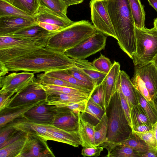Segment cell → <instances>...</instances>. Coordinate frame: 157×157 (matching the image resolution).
Listing matches in <instances>:
<instances>
[{"instance_id":"cell-38","label":"cell","mask_w":157,"mask_h":157,"mask_svg":"<svg viewBox=\"0 0 157 157\" xmlns=\"http://www.w3.org/2000/svg\"><path fill=\"white\" fill-rule=\"evenodd\" d=\"M132 128L143 124H152L147 114L140 105L133 106L130 109Z\"/></svg>"},{"instance_id":"cell-1","label":"cell","mask_w":157,"mask_h":157,"mask_svg":"<svg viewBox=\"0 0 157 157\" xmlns=\"http://www.w3.org/2000/svg\"><path fill=\"white\" fill-rule=\"evenodd\" d=\"M9 71L33 73L67 69L75 66L73 59L61 52L46 47L38 49L5 63Z\"/></svg>"},{"instance_id":"cell-7","label":"cell","mask_w":157,"mask_h":157,"mask_svg":"<svg viewBox=\"0 0 157 157\" xmlns=\"http://www.w3.org/2000/svg\"><path fill=\"white\" fill-rule=\"evenodd\" d=\"M97 31L64 53L73 59H85L105 49L107 36Z\"/></svg>"},{"instance_id":"cell-20","label":"cell","mask_w":157,"mask_h":157,"mask_svg":"<svg viewBox=\"0 0 157 157\" xmlns=\"http://www.w3.org/2000/svg\"><path fill=\"white\" fill-rule=\"evenodd\" d=\"M120 71L119 63L114 61L112 68L102 83L105 95L106 109L116 91L117 83Z\"/></svg>"},{"instance_id":"cell-40","label":"cell","mask_w":157,"mask_h":157,"mask_svg":"<svg viewBox=\"0 0 157 157\" xmlns=\"http://www.w3.org/2000/svg\"><path fill=\"white\" fill-rule=\"evenodd\" d=\"M88 99L79 102L59 103L52 105H55L58 110L72 111L78 113L85 111Z\"/></svg>"},{"instance_id":"cell-26","label":"cell","mask_w":157,"mask_h":157,"mask_svg":"<svg viewBox=\"0 0 157 157\" xmlns=\"http://www.w3.org/2000/svg\"><path fill=\"white\" fill-rule=\"evenodd\" d=\"M90 96L67 94H52L48 95L47 103L54 105L59 103L79 102L88 100Z\"/></svg>"},{"instance_id":"cell-51","label":"cell","mask_w":157,"mask_h":157,"mask_svg":"<svg viewBox=\"0 0 157 157\" xmlns=\"http://www.w3.org/2000/svg\"><path fill=\"white\" fill-rule=\"evenodd\" d=\"M139 153L140 157H157V149L151 147L146 151Z\"/></svg>"},{"instance_id":"cell-17","label":"cell","mask_w":157,"mask_h":157,"mask_svg":"<svg viewBox=\"0 0 157 157\" xmlns=\"http://www.w3.org/2000/svg\"><path fill=\"white\" fill-rule=\"evenodd\" d=\"M59 31H49L37 24L23 29L9 36L43 42L46 44L49 38Z\"/></svg>"},{"instance_id":"cell-50","label":"cell","mask_w":157,"mask_h":157,"mask_svg":"<svg viewBox=\"0 0 157 157\" xmlns=\"http://www.w3.org/2000/svg\"><path fill=\"white\" fill-rule=\"evenodd\" d=\"M152 128V124H143L133 127L132 130L133 132H142L150 130Z\"/></svg>"},{"instance_id":"cell-33","label":"cell","mask_w":157,"mask_h":157,"mask_svg":"<svg viewBox=\"0 0 157 157\" xmlns=\"http://www.w3.org/2000/svg\"><path fill=\"white\" fill-rule=\"evenodd\" d=\"M67 69L59 70L49 71L44 73L47 76L59 78L66 81L71 84L77 86L85 89L91 91L94 90L86 84L78 80L70 74Z\"/></svg>"},{"instance_id":"cell-35","label":"cell","mask_w":157,"mask_h":157,"mask_svg":"<svg viewBox=\"0 0 157 157\" xmlns=\"http://www.w3.org/2000/svg\"><path fill=\"white\" fill-rule=\"evenodd\" d=\"M15 16L33 19L31 16L4 0H0V17Z\"/></svg>"},{"instance_id":"cell-58","label":"cell","mask_w":157,"mask_h":157,"mask_svg":"<svg viewBox=\"0 0 157 157\" xmlns=\"http://www.w3.org/2000/svg\"><path fill=\"white\" fill-rule=\"evenodd\" d=\"M154 27L157 29V17L156 18L154 21Z\"/></svg>"},{"instance_id":"cell-55","label":"cell","mask_w":157,"mask_h":157,"mask_svg":"<svg viewBox=\"0 0 157 157\" xmlns=\"http://www.w3.org/2000/svg\"><path fill=\"white\" fill-rule=\"evenodd\" d=\"M152 128L155 132L157 146V121L154 124L152 125Z\"/></svg>"},{"instance_id":"cell-15","label":"cell","mask_w":157,"mask_h":157,"mask_svg":"<svg viewBox=\"0 0 157 157\" xmlns=\"http://www.w3.org/2000/svg\"><path fill=\"white\" fill-rule=\"evenodd\" d=\"M46 100L14 106H8L0 111V128L22 118L24 114L33 107L46 102Z\"/></svg>"},{"instance_id":"cell-2","label":"cell","mask_w":157,"mask_h":157,"mask_svg":"<svg viewBox=\"0 0 157 157\" xmlns=\"http://www.w3.org/2000/svg\"><path fill=\"white\" fill-rule=\"evenodd\" d=\"M107 7L120 48L131 59L136 51L135 25L128 0H106Z\"/></svg>"},{"instance_id":"cell-34","label":"cell","mask_w":157,"mask_h":157,"mask_svg":"<svg viewBox=\"0 0 157 157\" xmlns=\"http://www.w3.org/2000/svg\"><path fill=\"white\" fill-rule=\"evenodd\" d=\"M136 93L139 104L143 109L152 125L157 121V109L152 100L148 101L136 89Z\"/></svg>"},{"instance_id":"cell-30","label":"cell","mask_w":157,"mask_h":157,"mask_svg":"<svg viewBox=\"0 0 157 157\" xmlns=\"http://www.w3.org/2000/svg\"><path fill=\"white\" fill-rule=\"evenodd\" d=\"M38 43L43 44L46 46V44L43 42L9 36H0V49Z\"/></svg>"},{"instance_id":"cell-29","label":"cell","mask_w":157,"mask_h":157,"mask_svg":"<svg viewBox=\"0 0 157 157\" xmlns=\"http://www.w3.org/2000/svg\"><path fill=\"white\" fill-rule=\"evenodd\" d=\"M42 84L48 95L54 94H67L90 96L94 91L90 92L66 86Z\"/></svg>"},{"instance_id":"cell-28","label":"cell","mask_w":157,"mask_h":157,"mask_svg":"<svg viewBox=\"0 0 157 157\" xmlns=\"http://www.w3.org/2000/svg\"><path fill=\"white\" fill-rule=\"evenodd\" d=\"M23 138L0 149V157H19L28 138Z\"/></svg>"},{"instance_id":"cell-9","label":"cell","mask_w":157,"mask_h":157,"mask_svg":"<svg viewBox=\"0 0 157 157\" xmlns=\"http://www.w3.org/2000/svg\"><path fill=\"white\" fill-rule=\"evenodd\" d=\"M47 97L43 85L34 78L21 91L12 97V100L9 106H16L47 100Z\"/></svg>"},{"instance_id":"cell-43","label":"cell","mask_w":157,"mask_h":157,"mask_svg":"<svg viewBox=\"0 0 157 157\" xmlns=\"http://www.w3.org/2000/svg\"><path fill=\"white\" fill-rule=\"evenodd\" d=\"M92 63L98 70L106 74L109 72L113 65V63L109 59L102 54H101L100 57L95 59Z\"/></svg>"},{"instance_id":"cell-11","label":"cell","mask_w":157,"mask_h":157,"mask_svg":"<svg viewBox=\"0 0 157 157\" xmlns=\"http://www.w3.org/2000/svg\"><path fill=\"white\" fill-rule=\"evenodd\" d=\"M55 157L47 141L36 134L28 132L27 141L19 157Z\"/></svg>"},{"instance_id":"cell-19","label":"cell","mask_w":157,"mask_h":157,"mask_svg":"<svg viewBox=\"0 0 157 157\" xmlns=\"http://www.w3.org/2000/svg\"><path fill=\"white\" fill-rule=\"evenodd\" d=\"M78 113L72 111H59L56 109V113L52 124L57 128L67 131H78Z\"/></svg>"},{"instance_id":"cell-52","label":"cell","mask_w":157,"mask_h":157,"mask_svg":"<svg viewBox=\"0 0 157 157\" xmlns=\"http://www.w3.org/2000/svg\"><path fill=\"white\" fill-rule=\"evenodd\" d=\"M9 71L6 66L5 64L0 62V77L5 76L8 73Z\"/></svg>"},{"instance_id":"cell-36","label":"cell","mask_w":157,"mask_h":157,"mask_svg":"<svg viewBox=\"0 0 157 157\" xmlns=\"http://www.w3.org/2000/svg\"><path fill=\"white\" fill-rule=\"evenodd\" d=\"M117 143L131 147L139 152L145 151L151 147L133 132L127 139Z\"/></svg>"},{"instance_id":"cell-27","label":"cell","mask_w":157,"mask_h":157,"mask_svg":"<svg viewBox=\"0 0 157 157\" xmlns=\"http://www.w3.org/2000/svg\"><path fill=\"white\" fill-rule=\"evenodd\" d=\"M135 27L139 29L145 28V12L140 0H128Z\"/></svg>"},{"instance_id":"cell-21","label":"cell","mask_w":157,"mask_h":157,"mask_svg":"<svg viewBox=\"0 0 157 157\" xmlns=\"http://www.w3.org/2000/svg\"><path fill=\"white\" fill-rule=\"evenodd\" d=\"M45 47L46 45L45 44L38 43L0 49V62L5 63L14 59Z\"/></svg>"},{"instance_id":"cell-3","label":"cell","mask_w":157,"mask_h":157,"mask_svg":"<svg viewBox=\"0 0 157 157\" xmlns=\"http://www.w3.org/2000/svg\"><path fill=\"white\" fill-rule=\"evenodd\" d=\"M97 31L89 21L82 20L75 21L49 38L46 47L64 53Z\"/></svg>"},{"instance_id":"cell-56","label":"cell","mask_w":157,"mask_h":157,"mask_svg":"<svg viewBox=\"0 0 157 157\" xmlns=\"http://www.w3.org/2000/svg\"><path fill=\"white\" fill-rule=\"evenodd\" d=\"M154 104L157 109V92L152 99Z\"/></svg>"},{"instance_id":"cell-14","label":"cell","mask_w":157,"mask_h":157,"mask_svg":"<svg viewBox=\"0 0 157 157\" xmlns=\"http://www.w3.org/2000/svg\"><path fill=\"white\" fill-rule=\"evenodd\" d=\"M43 140L46 141L50 140L62 143L75 147L82 145V142L78 131H67L53 125Z\"/></svg>"},{"instance_id":"cell-10","label":"cell","mask_w":157,"mask_h":157,"mask_svg":"<svg viewBox=\"0 0 157 157\" xmlns=\"http://www.w3.org/2000/svg\"><path fill=\"white\" fill-rule=\"evenodd\" d=\"M33 73L24 71L11 73L7 76L0 77V93H17L34 79Z\"/></svg>"},{"instance_id":"cell-57","label":"cell","mask_w":157,"mask_h":157,"mask_svg":"<svg viewBox=\"0 0 157 157\" xmlns=\"http://www.w3.org/2000/svg\"><path fill=\"white\" fill-rule=\"evenodd\" d=\"M152 62L154 64L157 70V54L154 58Z\"/></svg>"},{"instance_id":"cell-23","label":"cell","mask_w":157,"mask_h":157,"mask_svg":"<svg viewBox=\"0 0 157 157\" xmlns=\"http://www.w3.org/2000/svg\"><path fill=\"white\" fill-rule=\"evenodd\" d=\"M75 66L88 76L96 86L101 85L107 74L98 70L92 63L85 59H73Z\"/></svg>"},{"instance_id":"cell-32","label":"cell","mask_w":157,"mask_h":157,"mask_svg":"<svg viewBox=\"0 0 157 157\" xmlns=\"http://www.w3.org/2000/svg\"><path fill=\"white\" fill-rule=\"evenodd\" d=\"M94 138L96 147L105 141L108 130V117L106 111L100 121L94 127Z\"/></svg>"},{"instance_id":"cell-8","label":"cell","mask_w":157,"mask_h":157,"mask_svg":"<svg viewBox=\"0 0 157 157\" xmlns=\"http://www.w3.org/2000/svg\"><path fill=\"white\" fill-rule=\"evenodd\" d=\"M90 6L91 19L97 31L117 40L108 12L106 0H91Z\"/></svg>"},{"instance_id":"cell-53","label":"cell","mask_w":157,"mask_h":157,"mask_svg":"<svg viewBox=\"0 0 157 157\" xmlns=\"http://www.w3.org/2000/svg\"><path fill=\"white\" fill-rule=\"evenodd\" d=\"M68 7L70 6L76 5L82 3L84 0H62Z\"/></svg>"},{"instance_id":"cell-18","label":"cell","mask_w":157,"mask_h":157,"mask_svg":"<svg viewBox=\"0 0 157 157\" xmlns=\"http://www.w3.org/2000/svg\"><path fill=\"white\" fill-rule=\"evenodd\" d=\"M40 3L37 11L32 17L37 23L40 22H45L65 28L75 22V21H72L69 19H67L61 17Z\"/></svg>"},{"instance_id":"cell-54","label":"cell","mask_w":157,"mask_h":157,"mask_svg":"<svg viewBox=\"0 0 157 157\" xmlns=\"http://www.w3.org/2000/svg\"><path fill=\"white\" fill-rule=\"evenodd\" d=\"M150 5L157 12V0H147Z\"/></svg>"},{"instance_id":"cell-25","label":"cell","mask_w":157,"mask_h":157,"mask_svg":"<svg viewBox=\"0 0 157 157\" xmlns=\"http://www.w3.org/2000/svg\"><path fill=\"white\" fill-rule=\"evenodd\" d=\"M105 111L101 106L94 102L90 97L85 111L81 113L85 119L95 125L100 121Z\"/></svg>"},{"instance_id":"cell-46","label":"cell","mask_w":157,"mask_h":157,"mask_svg":"<svg viewBox=\"0 0 157 157\" xmlns=\"http://www.w3.org/2000/svg\"><path fill=\"white\" fill-rule=\"evenodd\" d=\"M81 155L83 157H98L103 150L104 147L101 146L95 147H82Z\"/></svg>"},{"instance_id":"cell-37","label":"cell","mask_w":157,"mask_h":157,"mask_svg":"<svg viewBox=\"0 0 157 157\" xmlns=\"http://www.w3.org/2000/svg\"><path fill=\"white\" fill-rule=\"evenodd\" d=\"M40 3L59 16L68 19L67 16L68 7L62 0H39Z\"/></svg>"},{"instance_id":"cell-22","label":"cell","mask_w":157,"mask_h":157,"mask_svg":"<svg viewBox=\"0 0 157 157\" xmlns=\"http://www.w3.org/2000/svg\"><path fill=\"white\" fill-rule=\"evenodd\" d=\"M100 146L107 150L108 157H140L139 152L129 147L118 143L105 141Z\"/></svg>"},{"instance_id":"cell-39","label":"cell","mask_w":157,"mask_h":157,"mask_svg":"<svg viewBox=\"0 0 157 157\" xmlns=\"http://www.w3.org/2000/svg\"><path fill=\"white\" fill-rule=\"evenodd\" d=\"M36 80L42 84L66 86L90 92L93 91L86 89L81 87L71 84L59 78L47 76L44 73L37 75H36Z\"/></svg>"},{"instance_id":"cell-48","label":"cell","mask_w":157,"mask_h":157,"mask_svg":"<svg viewBox=\"0 0 157 157\" xmlns=\"http://www.w3.org/2000/svg\"><path fill=\"white\" fill-rule=\"evenodd\" d=\"M14 95L10 93H0V111L9 106Z\"/></svg>"},{"instance_id":"cell-16","label":"cell","mask_w":157,"mask_h":157,"mask_svg":"<svg viewBox=\"0 0 157 157\" xmlns=\"http://www.w3.org/2000/svg\"><path fill=\"white\" fill-rule=\"evenodd\" d=\"M120 91L126 99L130 109L139 104L136 89L129 77L124 71H120L116 85V90Z\"/></svg>"},{"instance_id":"cell-31","label":"cell","mask_w":157,"mask_h":157,"mask_svg":"<svg viewBox=\"0 0 157 157\" xmlns=\"http://www.w3.org/2000/svg\"><path fill=\"white\" fill-rule=\"evenodd\" d=\"M13 6L32 17L40 6L39 0H4Z\"/></svg>"},{"instance_id":"cell-45","label":"cell","mask_w":157,"mask_h":157,"mask_svg":"<svg viewBox=\"0 0 157 157\" xmlns=\"http://www.w3.org/2000/svg\"><path fill=\"white\" fill-rule=\"evenodd\" d=\"M133 132L150 146L157 149L155 134L152 128L150 130L144 132Z\"/></svg>"},{"instance_id":"cell-24","label":"cell","mask_w":157,"mask_h":157,"mask_svg":"<svg viewBox=\"0 0 157 157\" xmlns=\"http://www.w3.org/2000/svg\"><path fill=\"white\" fill-rule=\"evenodd\" d=\"M78 131L82 142V147H96L94 143V125L85 119L81 113H78Z\"/></svg>"},{"instance_id":"cell-13","label":"cell","mask_w":157,"mask_h":157,"mask_svg":"<svg viewBox=\"0 0 157 157\" xmlns=\"http://www.w3.org/2000/svg\"><path fill=\"white\" fill-rule=\"evenodd\" d=\"M38 24L34 19L15 16L0 17V36H10L28 27Z\"/></svg>"},{"instance_id":"cell-6","label":"cell","mask_w":157,"mask_h":157,"mask_svg":"<svg viewBox=\"0 0 157 157\" xmlns=\"http://www.w3.org/2000/svg\"><path fill=\"white\" fill-rule=\"evenodd\" d=\"M131 80L135 88L147 100H152L157 92V70L153 62L135 66Z\"/></svg>"},{"instance_id":"cell-5","label":"cell","mask_w":157,"mask_h":157,"mask_svg":"<svg viewBox=\"0 0 157 157\" xmlns=\"http://www.w3.org/2000/svg\"><path fill=\"white\" fill-rule=\"evenodd\" d=\"M136 51L132 59L135 66L142 65L152 62L157 54V29H139L135 27Z\"/></svg>"},{"instance_id":"cell-4","label":"cell","mask_w":157,"mask_h":157,"mask_svg":"<svg viewBox=\"0 0 157 157\" xmlns=\"http://www.w3.org/2000/svg\"><path fill=\"white\" fill-rule=\"evenodd\" d=\"M108 109V130L105 141L115 143L127 139L132 132L122 108L118 92L114 93Z\"/></svg>"},{"instance_id":"cell-41","label":"cell","mask_w":157,"mask_h":157,"mask_svg":"<svg viewBox=\"0 0 157 157\" xmlns=\"http://www.w3.org/2000/svg\"><path fill=\"white\" fill-rule=\"evenodd\" d=\"M19 130L12 122L0 129V147L10 140Z\"/></svg>"},{"instance_id":"cell-47","label":"cell","mask_w":157,"mask_h":157,"mask_svg":"<svg viewBox=\"0 0 157 157\" xmlns=\"http://www.w3.org/2000/svg\"><path fill=\"white\" fill-rule=\"evenodd\" d=\"M119 94L121 105L124 113L128 123L131 128H132V121L130 114V109L128 102L124 95L120 91L117 90Z\"/></svg>"},{"instance_id":"cell-49","label":"cell","mask_w":157,"mask_h":157,"mask_svg":"<svg viewBox=\"0 0 157 157\" xmlns=\"http://www.w3.org/2000/svg\"><path fill=\"white\" fill-rule=\"evenodd\" d=\"M38 24L45 29L52 32L59 31L64 29L58 25L43 22H39Z\"/></svg>"},{"instance_id":"cell-12","label":"cell","mask_w":157,"mask_h":157,"mask_svg":"<svg viewBox=\"0 0 157 157\" xmlns=\"http://www.w3.org/2000/svg\"><path fill=\"white\" fill-rule=\"evenodd\" d=\"M56 113V106L45 102L36 106L26 112L22 118L32 122L43 124H52Z\"/></svg>"},{"instance_id":"cell-42","label":"cell","mask_w":157,"mask_h":157,"mask_svg":"<svg viewBox=\"0 0 157 157\" xmlns=\"http://www.w3.org/2000/svg\"><path fill=\"white\" fill-rule=\"evenodd\" d=\"M67 70L70 74L76 79L86 84L93 89H94L97 86L91 78L81 71L75 66Z\"/></svg>"},{"instance_id":"cell-44","label":"cell","mask_w":157,"mask_h":157,"mask_svg":"<svg viewBox=\"0 0 157 157\" xmlns=\"http://www.w3.org/2000/svg\"><path fill=\"white\" fill-rule=\"evenodd\" d=\"M90 98L94 102L106 111L105 95L102 83L96 87Z\"/></svg>"}]
</instances>
